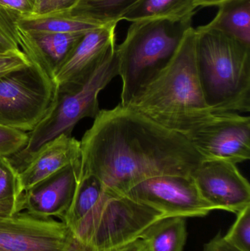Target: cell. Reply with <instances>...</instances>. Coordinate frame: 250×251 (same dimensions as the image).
Here are the masks:
<instances>
[{
  "mask_svg": "<svg viewBox=\"0 0 250 251\" xmlns=\"http://www.w3.org/2000/svg\"><path fill=\"white\" fill-rule=\"evenodd\" d=\"M94 119L80 141L79 176H94L114 194L156 176H192L202 162L183 134L127 106L100 110Z\"/></svg>",
  "mask_w": 250,
  "mask_h": 251,
  "instance_id": "1",
  "label": "cell"
},
{
  "mask_svg": "<svg viewBox=\"0 0 250 251\" xmlns=\"http://www.w3.org/2000/svg\"><path fill=\"white\" fill-rule=\"evenodd\" d=\"M195 37L192 26L167 67L127 105L183 135L214 114L205 103L198 79Z\"/></svg>",
  "mask_w": 250,
  "mask_h": 251,
  "instance_id": "2",
  "label": "cell"
},
{
  "mask_svg": "<svg viewBox=\"0 0 250 251\" xmlns=\"http://www.w3.org/2000/svg\"><path fill=\"white\" fill-rule=\"evenodd\" d=\"M197 72L211 113L250 110V47L204 25L195 29Z\"/></svg>",
  "mask_w": 250,
  "mask_h": 251,
  "instance_id": "3",
  "label": "cell"
},
{
  "mask_svg": "<svg viewBox=\"0 0 250 251\" xmlns=\"http://www.w3.org/2000/svg\"><path fill=\"white\" fill-rule=\"evenodd\" d=\"M192 19L132 22L123 43L116 46L118 76L123 82L121 105H129L167 67L192 27Z\"/></svg>",
  "mask_w": 250,
  "mask_h": 251,
  "instance_id": "4",
  "label": "cell"
},
{
  "mask_svg": "<svg viewBox=\"0 0 250 251\" xmlns=\"http://www.w3.org/2000/svg\"><path fill=\"white\" fill-rule=\"evenodd\" d=\"M116 46L86 82L57 86L51 112L30 131L25 147L10 159L19 173L44 145L61 134L70 136L75 125L84 118L96 117L100 112L98 94L118 76Z\"/></svg>",
  "mask_w": 250,
  "mask_h": 251,
  "instance_id": "5",
  "label": "cell"
},
{
  "mask_svg": "<svg viewBox=\"0 0 250 251\" xmlns=\"http://www.w3.org/2000/svg\"><path fill=\"white\" fill-rule=\"evenodd\" d=\"M164 218L149 206L109 191L71 231L94 251H104L140 238L150 226Z\"/></svg>",
  "mask_w": 250,
  "mask_h": 251,
  "instance_id": "6",
  "label": "cell"
},
{
  "mask_svg": "<svg viewBox=\"0 0 250 251\" xmlns=\"http://www.w3.org/2000/svg\"><path fill=\"white\" fill-rule=\"evenodd\" d=\"M57 86L31 63L0 76V126L32 131L51 112Z\"/></svg>",
  "mask_w": 250,
  "mask_h": 251,
  "instance_id": "7",
  "label": "cell"
},
{
  "mask_svg": "<svg viewBox=\"0 0 250 251\" xmlns=\"http://www.w3.org/2000/svg\"><path fill=\"white\" fill-rule=\"evenodd\" d=\"M0 251H94L52 218L19 212L0 219Z\"/></svg>",
  "mask_w": 250,
  "mask_h": 251,
  "instance_id": "8",
  "label": "cell"
},
{
  "mask_svg": "<svg viewBox=\"0 0 250 251\" xmlns=\"http://www.w3.org/2000/svg\"><path fill=\"white\" fill-rule=\"evenodd\" d=\"M125 196L165 215L204 218L214 208L201 197L191 176L164 174L146 178Z\"/></svg>",
  "mask_w": 250,
  "mask_h": 251,
  "instance_id": "9",
  "label": "cell"
},
{
  "mask_svg": "<svg viewBox=\"0 0 250 251\" xmlns=\"http://www.w3.org/2000/svg\"><path fill=\"white\" fill-rule=\"evenodd\" d=\"M185 137L203 159L237 164L250 158V119L236 113L214 114Z\"/></svg>",
  "mask_w": 250,
  "mask_h": 251,
  "instance_id": "10",
  "label": "cell"
},
{
  "mask_svg": "<svg viewBox=\"0 0 250 251\" xmlns=\"http://www.w3.org/2000/svg\"><path fill=\"white\" fill-rule=\"evenodd\" d=\"M236 164L203 159L191 176L201 197L214 210L239 213L250 205L249 181Z\"/></svg>",
  "mask_w": 250,
  "mask_h": 251,
  "instance_id": "11",
  "label": "cell"
},
{
  "mask_svg": "<svg viewBox=\"0 0 250 251\" xmlns=\"http://www.w3.org/2000/svg\"><path fill=\"white\" fill-rule=\"evenodd\" d=\"M116 24L102 25L86 32L54 76L59 85H81L91 77L116 45Z\"/></svg>",
  "mask_w": 250,
  "mask_h": 251,
  "instance_id": "12",
  "label": "cell"
},
{
  "mask_svg": "<svg viewBox=\"0 0 250 251\" xmlns=\"http://www.w3.org/2000/svg\"><path fill=\"white\" fill-rule=\"evenodd\" d=\"M80 175V160L26 190L22 211L41 218L61 219L71 204Z\"/></svg>",
  "mask_w": 250,
  "mask_h": 251,
  "instance_id": "13",
  "label": "cell"
},
{
  "mask_svg": "<svg viewBox=\"0 0 250 251\" xmlns=\"http://www.w3.org/2000/svg\"><path fill=\"white\" fill-rule=\"evenodd\" d=\"M14 30L20 50L54 82L56 74L85 34L26 31L16 25Z\"/></svg>",
  "mask_w": 250,
  "mask_h": 251,
  "instance_id": "14",
  "label": "cell"
},
{
  "mask_svg": "<svg viewBox=\"0 0 250 251\" xmlns=\"http://www.w3.org/2000/svg\"><path fill=\"white\" fill-rule=\"evenodd\" d=\"M80 141L61 134L44 145L19 172L21 187L24 193L38 183L80 160Z\"/></svg>",
  "mask_w": 250,
  "mask_h": 251,
  "instance_id": "15",
  "label": "cell"
},
{
  "mask_svg": "<svg viewBox=\"0 0 250 251\" xmlns=\"http://www.w3.org/2000/svg\"><path fill=\"white\" fill-rule=\"evenodd\" d=\"M13 13L15 25L26 31L54 33H86L102 26L82 18L71 16L66 10L33 16H22L14 12Z\"/></svg>",
  "mask_w": 250,
  "mask_h": 251,
  "instance_id": "16",
  "label": "cell"
},
{
  "mask_svg": "<svg viewBox=\"0 0 250 251\" xmlns=\"http://www.w3.org/2000/svg\"><path fill=\"white\" fill-rule=\"evenodd\" d=\"M197 7V0H139L123 15L122 20H183L193 17Z\"/></svg>",
  "mask_w": 250,
  "mask_h": 251,
  "instance_id": "17",
  "label": "cell"
},
{
  "mask_svg": "<svg viewBox=\"0 0 250 251\" xmlns=\"http://www.w3.org/2000/svg\"><path fill=\"white\" fill-rule=\"evenodd\" d=\"M218 7L207 25L250 47V0H229Z\"/></svg>",
  "mask_w": 250,
  "mask_h": 251,
  "instance_id": "18",
  "label": "cell"
},
{
  "mask_svg": "<svg viewBox=\"0 0 250 251\" xmlns=\"http://www.w3.org/2000/svg\"><path fill=\"white\" fill-rule=\"evenodd\" d=\"M186 218L170 217L159 220L141 235L149 251H183L187 239Z\"/></svg>",
  "mask_w": 250,
  "mask_h": 251,
  "instance_id": "19",
  "label": "cell"
},
{
  "mask_svg": "<svg viewBox=\"0 0 250 251\" xmlns=\"http://www.w3.org/2000/svg\"><path fill=\"white\" fill-rule=\"evenodd\" d=\"M108 192L94 176H79L74 197L62 221L72 229L104 199Z\"/></svg>",
  "mask_w": 250,
  "mask_h": 251,
  "instance_id": "20",
  "label": "cell"
},
{
  "mask_svg": "<svg viewBox=\"0 0 250 251\" xmlns=\"http://www.w3.org/2000/svg\"><path fill=\"white\" fill-rule=\"evenodd\" d=\"M139 0H76L69 10L71 16H77L98 25L116 24Z\"/></svg>",
  "mask_w": 250,
  "mask_h": 251,
  "instance_id": "21",
  "label": "cell"
},
{
  "mask_svg": "<svg viewBox=\"0 0 250 251\" xmlns=\"http://www.w3.org/2000/svg\"><path fill=\"white\" fill-rule=\"evenodd\" d=\"M19 173L10 158L0 154V202L22 201Z\"/></svg>",
  "mask_w": 250,
  "mask_h": 251,
  "instance_id": "22",
  "label": "cell"
},
{
  "mask_svg": "<svg viewBox=\"0 0 250 251\" xmlns=\"http://www.w3.org/2000/svg\"><path fill=\"white\" fill-rule=\"evenodd\" d=\"M236 215V221L223 238L237 250L250 251V205Z\"/></svg>",
  "mask_w": 250,
  "mask_h": 251,
  "instance_id": "23",
  "label": "cell"
},
{
  "mask_svg": "<svg viewBox=\"0 0 250 251\" xmlns=\"http://www.w3.org/2000/svg\"><path fill=\"white\" fill-rule=\"evenodd\" d=\"M14 14L0 7V54L19 51L15 38Z\"/></svg>",
  "mask_w": 250,
  "mask_h": 251,
  "instance_id": "24",
  "label": "cell"
},
{
  "mask_svg": "<svg viewBox=\"0 0 250 251\" xmlns=\"http://www.w3.org/2000/svg\"><path fill=\"white\" fill-rule=\"evenodd\" d=\"M29 140V134L0 126V154L12 156L23 149Z\"/></svg>",
  "mask_w": 250,
  "mask_h": 251,
  "instance_id": "25",
  "label": "cell"
},
{
  "mask_svg": "<svg viewBox=\"0 0 250 251\" xmlns=\"http://www.w3.org/2000/svg\"><path fill=\"white\" fill-rule=\"evenodd\" d=\"M30 64L29 59L22 50L0 54V76Z\"/></svg>",
  "mask_w": 250,
  "mask_h": 251,
  "instance_id": "26",
  "label": "cell"
},
{
  "mask_svg": "<svg viewBox=\"0 0 250 251\" xmlns=\"http://www.w3.org/2000/svg\"><path fill=\"white\" fill-rule=\"evenodd\" d=\"M0 7L22 16L39 14L40 0H0Z\"/></svg>",
  "mask_w": 250,
  "mask_h": 251,
  "instance_id": "27",
  "label": "cell"
},
{
  "mask_svg": "<svg viewBox=\"0 0 250 251\" xmlns=\"http://www.w3.org/2000/svg\"><path fill=\"white\" fill-rule=\"evenodd\" d=\"M76 0H40L39 14L57 13L69 10Z\"/></svg>",
  "mask_w": 250,
  "mask_h": 251,
  "instance_id": "28",
  "label": "cell"
},
{
  "mask_svg": "<svg viewBox=\"0 0 250 251\" xmlns=\"http://www.w3.org/2000/svg\"><path fill=\"white\" fill-rule=\"evenodd\" d=\"M203 251H240L230 246L225 240L220 233L217 234L214 238L205 244Z\"/></svg>",
  "mask_w": 250,
  "mask_h": 251,
  "instance_id": "29",
  "label": "cell"
},
{
  "mask_svg": "<svg viewBox=\"0 0 250 251\" xmlns=\"http://www.w3.org/2000/svg\"><path fill=\"white\" fill-rule=\"evenodd\" d=\"M19 212H22V201L0 202V219L11 216Z\"/></svg>",
  "mask_w": 250,
  "mask_h": 251,
  "instance_id": "30",
  "label": "cell"
},
{
  "mask_svg": "<svg viewBox=\"0 0 250 251\" xmlns=\"http://www.w3.org/2000/svg\"><path fill=\"white\" fill-rule=\"evenodd\" d=\"M104 251H149V249L143 240L138 238L126 244Z\"/></svg>",
  "mask_w": 250,
  "mask_h": 251,
  "instance_id": "31",
  "label": "cell"
},
{
  "mask_svg": "<svg viewBox=\"0 0 250 251\" xmlns=\"http://www.w3.org/2000/svg\"><path fill=\"white\" fill-rule=\"evenodd\" d=\"M227 1L229 0H197V4L198 7H219L220 4Z\"/></svg>",
  "mask_w": 250,
  "mask_h": 251,
  "instance_id": "32",
  "label": "cell"
}]
</instances>
